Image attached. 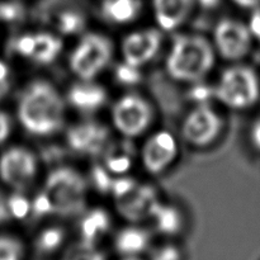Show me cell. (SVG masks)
Returning <instances> with one entry per match:
<instances>
[{"label":"cell","instance_id":"cell-1","mask_svg":"<svg viewBox=\"0 0 260 260\" xmlns=\"http://www.w3.org/2000/svg\"><path fill=\"white\" fill-rule=\"evenodd\" d=\"M18 118L30 135L51 136L62 128L65 103L52 84L45 80L33 81L20 96Z\"/></svg>","mask_w":260,"mask_h":260},{"label":"cell","instance_id":"cell-2","mask_svg":"<svg viewBox=\"0 0 260 260\" xmlns=\"http://www.w3.org/2000/svg\"><path fill=\"white\" fill-rule=\"evenodd\" d=\"M215 65V52L201 36L175 37L167 57V71L173 79L185 83H198Z\"/></svg>","mask_w":260,"mask_h":260},{"label":"cell","instance_id":"cell-3","mask_svg":"<svg viewBox=\"0 0 260 260\" xmlns=\"http://www.w3.org/2000/svg\"><path fill=\"white\" fill-rule=\"evenodd\" d=\"M43 192L52 205L53 215L70 217L85 210L88 185L73 168H57L48 174Z\"/></svg>","mask_w":260,"mask_h":260},{"label":"cell","instance_id":"cell-4","mask_svg":"<svg viewBox=\"0 0 260 260\" xmlns=\"http://www.w3.org/2000/svg\"><path fill=\"white\" fill-rule=\"evenodd\" d=\"M213 93L229 108H250L256 104L260 96L259 78L249 66H231L221 74Z\"/></svg>","mask_w":260,"mask_h":260},{"label":"cell","instance_id":"cell-5","mask_svg":"<svg viewBox=\"0 0 260 260\" xmlns=\"http://www.w3.org/2000/svg\"><path fill=\"white\" fill-rule=\"evenodd\" d=\"M113 45L99 33L84 35L71 52L69 65L80 80H93L111 62Z\"/></svg>","mask_w":260,"mask_h":260},{"label":"cell","instance_id":"cell-6","mask_svg":"<svg viewBox=\"0 0 260 260\" xmlns=\"http://www.w3.org/2000/svg\"><path fill=\"white\" fill-rule=\"evenodd\" d=\"M154 111L149 102L136 93L121 96L112 109V121L119 134L128 139L139 137L151 124Z\"/></svg>","mask_w":260,"mask_h":260},{"label":"cell","instance_id":"cell-7","mask_svg":"<svg viewBox=\"0 0 260 260\" xmlns=\"http://www.w3.org/2000/svg\"><path fill=\"white\" fill-rule=\"evenodd\" d=\"M223 121L210 104L200 103L188 113L182 124V134L185 141L197 147L212 144L222 131Z\"/></svg>","mask_w":260,"mask_h":260},{"label":"cell","instance_id":"cell-8","mask_svg":"<svg viewBox=\"0 0 260 260\" xmlns=\"http://www.w3.org/2000/svg\"><path fill=\"white\" fill-rule=\"evenodd\" d=\"M215 46L221 57L229 61H239L245 57L253 46V35L240 20L223 18L216 24Z\"/></svg>","mask_w":260,"mask_h":260},{"label":"cell","instance_id":"cell-9","mask_svg":"<svg viewBox=\"0 0 260 260\" xmlns=\"http://www.w3.org/2000/svg\"><path fill=\"white\" fill-rule=\"evenodd\" d=\"M37 172V157L24 147H12L0 157V178L5 184L17 190L28 188Z\"/></svg>","mask_w":260,"mask_h":260},{"label":"cell","instance_id":"cell-10","mask_svg":"<svg viewBox=\"0 0 260 260\" xmlns=\"http://www.w3.org/2000/svg\"><path fill=\"white\" fill-rule=\"evenodd\" d=\"M161 41V32L155 28L129 33L122 42L123 61L136 68L146 65L159 52Z\"/></svg>","mask_w":260,"mask_h":260},{"label":"cell","instance_id":"cell-11","mask_svg":"<svg viewBox=\"0 0 260 260\" xmlns=\"http://www.w3.org/2000/svg\"><path fill=\"white\" fill-rule=\"evenodd\" d=\"M178 155V144L168 131L152 135L142 147V162L150 174H160L167 170Z\"/></svg>","mask_w":260,"mask_h":260},{"label":"cell","instance_id":"cell-12","mask_svg":"<svg viewBox=\"0 0 260 260\" xmlns=\"http://www.w3.org/2000/svg\"><path fill=\"white\" fill-rule=\"evenodd\" d=\"M66 141L73 151L83 155H98L108 145L109 129L98 122H81L69 128Z\"/></svg>","mask_w":260,"mask_h":260},{"label":"cell","instance_id":"cell-13","mask_svg":"<svg viewBox=\"0 0 260 260\" xmlns=\"http://www.w3.org/2000/svg\"><path fill=\"white\" fill-rule=\"evenodd\" d=\"M157 203L156 193L150 185H136L128 194L117 200L119 215L132 222L150 217L152 207Z\"/></svg>","mask_w":260,"mask_h":260},{"label":"cell","instance_id":"cell-14","mask_svg":"<svg viewBox=\"0 0 260 260\" xmlns=\"http://www.w3.org/2000/svg\"><path fill=\"white\" fill-rule=\"evenodd\" d=\"M194 0H152L155 19L160 29H178L190 15Z\"/></svg>","mask_w":260,"mask_h":260},{"label":"cell","instance_id":"cell-15","mask_svg":"<svg viewBox=\"0 0 260 260\" xmlns=\"http://www.w3.org/2000/svg\"><path fill=\"white\" fill-rule=\"evenodd\" d=\"M68 101L81 113H94L106 104L107 90L91 80H83L69 89Z\"/></svg>","mask_w":260,"mask_h":260},{"label":"cell","instance_id":"cell-16","mask_svg":"<svg viewBox=\"0 0 260 260\" xmlns=\"http://www.w3.org/2000/svg\"><path fill=\"white\" fill-rule=\"evenodd\" d=\"M150 244V233L139 226L122 229L114 238V249L122 258L140 256L149 250Z\"/></svg>","mask_w":260,"mask_h":260},{"label":"cell","instance_id":"cell-17","mask_svg":"<svg viewBox=\"0 0 260 260\" xmlns=\"http://www.w3.org/2000/svg\"><path fill=\"white\" fill-rule=\"evenodd\" d=\"M141 0H103L102 15L113 24H127L139 17Z\"/></svg>","mask_w":260,"mask_h":260},{"label":"cell","instance_id":"cell-18","mask_svg":"<svg viewBox=\"0 0 260 260\" xmlns=\"http://www.w3.org/2000/svg\"><path fill=\"white\" fill-rule=\"evenodd\" d=\"M111 228L109 215L103 210H93L83 217L80 222V235L83 241L81 244L95 246V243L107 234Z\"/></svg>","mask_w":260,"mask_h":260},{"label":"cell","instance_id":"cell-19","mask_svg":"<svg viewBox=\"0 0 260 260\" xmlns=\"http://www.w3.org/2000/svg\"><path fill=\"white\" fill-rule=\"evenodd\" d=\"M36 45L30 60L37 65H50L62 51V41L50 32L35 33Z\"/></svg>","mask_w":260,"mask_h":260},{"label":"cell","instance_id":"cell-20","mask_svg":"<svg viewBox=\"0 0 260 260\" xmlns=\"http://www.w3.org/2000/svg\"><path fill=\"white\" fill-rule=\"evenodd\" d=\"M150 217L154 218L156 230L162 235L174 236L183 228L182 213L173 206L161 205L157 202L152 207Z\"/></svg>","mask_w":260,"mask_h":260},{"label":"cell","instance_id":"cell-21","mask_svg":"<svg viewBox=\"0 0 260 260\" xmlns=\"http://www.w3.org/2000/svg\"><path fill=\"white\" fill-rule=\"evenodd\" d=\"M65 241V231L57 226L46 228L37 235L35 241V248L38 254L50 255L56 253L62 246Z\"/></svg>","mask_w":260,"mask_h":260},{"label":"cell","instance_id":"cell-22","mask_svg":"<svg viewBox=\"0 0 260 260\" xmlns=\"http://www.w3.org/2000/svg\"><path fill=\"white\" fill-rule=\"evenodd\" d=\"M55 27L61 35H76L81 32L86 24L84 14L79 10L66 9L61 10L55 19Z\"/></svg>","mask_w":260,"mask_h":260},{"label":"cell","instance_id":"cell-23","mask_svg":"<svg viewBox=\"0 0 260 260\" xmlns=\"http://www.w3.org/2000/svg\"><path fill=\"white\" fill-rule=\"evenodd\" d=\"M132 160L129 150H112L106 156V168L111 174L123 175L131 169Z\"/></svg>","mask_w":260,"mask_h":260},{"label":"cell","instance_id":"cell-24","mask_svg":"<svg viewBox=\"0 0 260 260\" xmlns=\"http://www.w3.org/2000/svg\"><path fill=\"white\" fill-rule=\"evenodd\" d=\"M23 245L12 236H0V260H22Z\"/></svg>","mask_w":260,"mask_h":260},{"label":"cell","instance_id":"cell-25","mask_svg":"<svg viewBox=\"0 0 260 260\" xmlns=\"http://www.w3.org/2000/svg\"><path fill=\"white\" fill-rule=\"evenodd\" d=\"M8 208L10 217L23 220L32 212V203L20 193H14L8 198Z\"/></svg>","mask_w":260,"mask_h":260},{"label":"cell","instance_id":"cell-26","mask_svg":"<svg viewBox=\"0 0 260 260\" xmlns=\"http://www.w3.org/2000/svg\"><path fill=\"white\" fill-rule=\"evenodd\" d=\"M114 76H116V80L122 85H136L142 79L140 68L129 65L124 61L117 65L116 70H114Z\"/></svg>","mask_w":260,"mask_h":260},{"label":"cell","instance_id":"cell-27","mask_svg":"<svg viewBox=\"0 0 260 260\" xmlns=\"http://www.w3.org/2000/svg\"><path fill=\"white\" fill-rule=\"evenodd\" d=\"M90 179L93 183V187L98 192L111 193L114 179L111 177V173L107 170V168L95 165L90 172Z\"/></svg>","mask_w":260,"mask_h":260},{"label":"cell","instance_id":"cell-28","mask_svg":"<svg viewBox=\"0 0 260 260\" xmlns=\"http://www.w3.org/2000/svg\"><path fill=\"white\" fill-rule=\"evenodd\" d=\"M25 10L20 3L15 2H0V19L7 23L19 22L23 19Z\"/></svg>","mask_w":260,"mask_h":260},{"label":"cell","instance_id":"cell-29","mask_svg":"<svg viewBox=\"0 0 260 260\" xmlns=\"http://www.w3.org/2000/svg\"><path fill=\"white\" fill-rule=\"evenodd\" d=\"M149 260H183V253L174 244H164L151 249Z\"/></svg>","mask_w":260,"mask_h":260},{"label":"cell","instance_id":"cell-30","mask_svg":"<svg viewBox=\"0 0 260 260\" xmlns=\"http://www.w3.org/2000/svg\"><path fill=\"white\" fill-rule=\"evenodd\" d=\"M35 45H36V37L35 33H25L22 35L20 37H18L14 42V48L15 52L19 53L20 56L25 58L32 57L33 51H35Z\"/></svg>","mask_w":260,"mask_h":260},{"label":"cell","instance_id":"cell-31","mask_svg":"<svg viewBox=\"0 0 260 260\" xmlns=\"http://www.w3.org/2000/svg\"><path fill=\"white\" fill-rule=\"evenodd\" d=\"M32 213L37 217H43V216L53 215L52 205L48 200L47 194L45 192H40L35 197L32 202Z\"/></svg>","mask_w":260,"mask_h":260},{"label":"cell","instance_id":"cell-32","mask_svg":"<svg viewBox=\"0 0 260 260\" xmlns=\"http://www.w3.org/2000/svg\"><path fill=\"white\" fill-rule=\"evenodd\" d=\"M70 260H106L103 253H101L99 250H96L95 246L91 245H85V244H81L80 248L78 250H75L73 253V255Z\"/></svg>","mask_w":260,"mask_h":260},{"label":"cell","instance_id":"cell-33","mask_svg":"<svg viewBox=\"0 0 260 260\" xmlns=\"http://www.w3.org/2000/svg\"><path fill=\"white\" fill-rule=\"evenodd\" d=\"M136 185V182H135L134 179H131V178H118V179L113 180L111 193L118 200V198L124 197L126 194H128Z\"/></svg>","mask_w":260,"mask_h":260},{"label":"cell","instance_id":"cell-34","mask_svg":"<svg viewBox=\"0 0 260 260\" xmlns=\"http://www.w3.org/2000/svg\"><path fill=\"white\" fill-rule=\"evenodd\" d=\"M200 83L201 81L196 83L197 85L193 88L192 96L194 101L198 102V103H207V99L215 93H213V89H210L208 86L203 85V84H200Z\"/></svg>","mask_w":260,"mask_h":260},{"label":"cell","instance_id":"cell-35","mask_svg":"<svg viewBox=\"0 0 260 260\" xmlns=\"http://www.w3.org/2000/svg\"><path fill=\"white\" fill-rule=\"evenodd\" d=\"M9 74V68L7 66V63L0 61V99L4 98L10 89Z\"/></svg>","mask_w":260,"mask_h":260},{"label":"cell","instance_id":"cell-36","mask_svg":"<svg viewBox=\"0 0 260 260\" xmlns=\"http://www.w3.org/2000/svg\"><path fill=\"white\" fill-rule=\"evenodd\" d=\"M248 27L250 29L253 37L260 43V7L255 8L253 10V13L250 15V19H249Z\"/></svg>","mask_w":260,"mask_h":260},{"label":"cell","instance_id":"cell-37","mask_svg":"<svg viewBox=\"0 0 260 260\" xmlns=\"http://www.w3.org/2000/svg\"><path fill=\"white\" fill-rule=\"evenodd\" d=\"M10 129H12V123L9 116L5 112H0V144L8 139Z\"/></svg>","mask_w":260,"mask_h":260},{"label":"cell","instance_id":"cell-38","mask_svg":"<svg viewBox=\"0 0 260 260\" xmlns=\"http://www.w3.org/2000/svg\"><path fill=\"white\" fill-rule=\"evenodd\" d=\"M251 141H253V145L256 147V149L260 150V121L255 122V124L251 128Z\"/></svg>","mask_w":260,"mask_h":260},{"label":"cell","instance_id":"cell-39","mask_svg":"<svg viewBox=\"0 0 260 260\" xmlns=\"http://www.w3.org/2000/svg\"><path fill=\"white\" fill-rule=\"evenodd\" d=\"M239 7L246 8V9H255L260 7V0H233Z\"/></svg>","mask_w":260,"mask_h":260},{"label":"cell","instance_id":"cell-40","mask_svg":"<svg viewBox=\"0 0 260 260\" xmlns=\"http://www.w3.org/2000/svg\"><path fill=\"white\" fill-rule=\"evenodd\" d=\"M9 217L10 213L9 208H8V200H4V198L0 196V221H4Z\"/></svg>","mask_w":260,"mask_h":260},{"label":"cell","instance_id":"cell-41","mask_svg":"<svg viewBox=\"0 0 260 260\" xmlns=\"http://www.w3.org/2000/svg\"><path fill=\"white\" fill-rule=\"evenodd\" d=\"M197 2L206 9H212V8H216L220 4L221 0H197Z\"/></svg>","mask_w":260,"mask_h":260},{"label":"cell","instance_id":"cell-42","mask_svg":"<svg viewBox=\"0 0 260 260\" xmlns=\"http://www.w3.org/2000/svg\"><path fill=\"white\" fill-rule=\"evenodd\" d=\"M121 260H142L140 256H129V258H123Z\"/></svg>","mask_w":260,"mask_h":260}]
</instances>
